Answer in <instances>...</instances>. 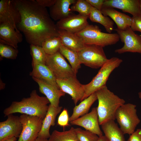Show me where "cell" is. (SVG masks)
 Segmentation results:
<instances>
[{
	"instance_id": "cell-1",
	"label": "cell",
	"mask_w": 141,
	"mask_h": 141,
	"mask_svg": "<svg viewBox=\"0 0 141 141\" xmlns=\"http://www.w3.org/2000/svg\"><path fill=\"white\" fill-rule=\"evenodd\" d=\"M12 1L21 16L17 28L28 43L42 46L45 39L58 36V29L46 8L35 0Z\"/></svg>"
},
{
	"instance_id": "cell-2",
	"label": "cell",
	"mask_w": 141,
	"mask_h": 141,
	"mask_svg": "<svg viewBox=\"0 0 141 141\" xmlns=\"http://www.w3.org/2000/svg\"><path fill=\"white\" fill-rule=\"evenodd\" d=\"M50 102L46 97L41 96L35 90H33L29 97L24 98L20 101H13L5 108L3 113L4 116L15 113H20L44 118Z\"/></svg>"
},
{
	"instance_id": "cell-3",
	"label": "cell",
	"mask_w": 141,
	"mask_h": 141,
	"mask_svg": "<svg viewBox=\"0 0 141 141\" xmlns=\"http://www.w3.org/2000/svg\"><path fill=\"white\" fill-rule=\"evenodd\" d=\"M98 105L97 110L99 124L110 120H114L118 109L125 103V100L108 89L106 85L96 92Z\"/></svg>"
},
{
	"instance_id": "cell-4",
	"label": "cell",
	"mask_w": 141,
	"mask_h": 141,
	"mask_svg": "<svg viewBox=\"0 0 141 141\" xmlns=\"http://www.w3.org/2000/svg\"><path fill=\"white\" fill-rule=\"evenodd\" d=\"M122 61L121 59L116 57L108 59L89 83L82 84L84 92V100L106 86V83L111 73L119 66Z\"/></svg>"
},
{
	"instance_id": "cell-5",
	"label": "cell",
	"mask_w": 141,
	"mask_h": 141,
	"mask_svg": "<svg viewBox=\"0 0 141 141\" xmlns=\"http://www.w3.org/2000/svg\"><path fill=\"white\" fill-rule=\"evenodd\" d=\"M75 34L81 38L86 44L96 45L103 47L115 44L120 39L117 33L103 32L98 26L89 24Z\"/></svg>"
},
{
	"instance_id": "cell-6",
	"label": "cell",
	"mask_w": 141,
	"mask_h": 141,
	"mask_svg": "<svg viewBox=\"0 0 141 141\" xmlns=\"http://www.w3.org/2000/svg\"><path fill=\"white\" fill-rule=\"evenodd\" d=\"M136 107L131 103H125L120 106L116 112L115 119L124 134L130 135L132 134L140 122L137 114Z\"/></svg>"
},
{
	"instance_id": "cell-7",
	"label": "cell",
	"mask_w": 141,
	"mask_h": 141,
	"mask_svg": "<svg viewBox=\"0 0 141 141\" xmlns=\"http://www.w3.org/2000/svg\"><path fill=\"white\" fill-rule=\"evenodd\" d=\"M81 64L92 68L101 67L108 59L102 46L86 44L77 52Z\"/></svg>"
},
{
	"instance_id": "cell-8",
	"label": "cell",
	"mask_w": 141,
	"mask_h": 141,
	"mask_svg": "<svg viewBox=\"0 0 141 141\" xmlns=\"http://www.w3.org/2000/svg\"><path fill=\"white\" fill-rule=\"evenodd\" d=\"M45 64L50 69L56 79H64L76 76L71 66L59 51L47 55Z\"/></svg>"
},
{
	"instance_id": "cell-9",
	"label": "cell",
	"mask_w": 141,
	"mask_h": 141,
	"mask_svg": "<svg viewBox=\"0 0 141 141\" xmlns=\"http://www.w3.org/2000/svg\"><path fill=\"white\" fill-rule=\"evenodd\" d=\"M19 117L22 128L17 141H33L38 137L43 120L37 116L24 114Z\"/></svg>"
},
{
	"instance_id": "cell-10",
	"label": "cell",
	"mask_w": 141,
	"mask_h": 141,
	"mask_svg": "<svg viewBox=\"0 0 141 141\" xmlns=\"http://www.w3.org/2000/svg\"><path fill=\"white\" fill-rule=\"evenodd\" d=\"M121 41L124 43L121 48L115 50V52L122 54L129 52L141 54V36L135 33L130 27L123 30L114 29Z\"/></svg>"
},
{
	"instance_id": "cell-11",
	"label": "cell",
	"mask_w": 141,
	"mask_h": 141,
	"mask_svg": "<svg viewBox=\"0 0 141 141\" xmlns=\"http://www.w3.org/2000/svg\"><path fill=\"white\" fill-rule=\"evenodd\" d=\"M56 82L60 89L72 97L76 105L79 101L84 100V92L81 84L76 76L70 77L64 79H56Z\"/></svg>"
},
{
	"instance_id": "cell-12",
	"label": "cell",
	"mask_w": 141,
	"mask_h": 141,
	"mask_svg": "<svg viewBox=\"0 0 141 141\" xmlns=\"http://www.w3.org/2000/svg\"><path fill=\"white\" fill-rule=\"evenodd\" d=\"M21 20L20 14L12 0H1L0 1V24H8L17 31V27Z\"/></svg>"
},
{
	"instance_id": "cell-13",
	"label": "cell",
	"mask_w": 141,
	"mask_h": 141,
	"mask_svg": "<svg viewBox=\"0 0 141 141\" xmlns=\"http://www.w3.org/2000/svg\"><path fill=\"white\" fill-rule=\"evenodd\" d=\"M7 116L6 120L0 122V141L13 137H19L22 130L19 116L13 114Z\"/></svg>"
},
{
	"instance_id": "cell-14",
	"label": "cell",
	"mask_w": 141,
	"mask_h": 141,
	"mask_svg": "<svg viewBox=\"0 0 141 141\" xmlns=\"http://www.w3.org/2000/svg\"><path fill=\"white\" fill-rule=\"evenodd\" d=\"M70 122L72 125L82 127L99 137L103 135L99 126L97 107L93 108L90 113Z\"/></svg>"
},
{
	"instance_id": "cell-15",
	"label": "cell",
	"mask_w": 141,
	"mask_h": 141,
	"mask_svg": "<svg viewBox=\"0 0 141 141\" xmlns=\"http://www.w3.org/2000/svg\"><path fill=\"white\" fill-rule=\"evenodd\" d=\"M88 18L79 14H73L58 21L56 24L58 29L75 34L82 30L89 24L87 21Z\"/></svg>"
},
{
	"instance_id": "cell-16",
	"label": "cell",
	"mask_w": 141,
	"mask_h": 141,
	"mask_svg": "<svg viewBox=\"0 0 141 141\" xmlns=\"http://www.w3.org/2000/svg\"><path fill=\"white\" fill-rule=\"evenodd\" d=\"M32 78L38 84L40 92L46 96L50 104L55 107L60 106V98L61 97L64 96L65 93L60 88L44 80L33 77Z\"/></svg>"
},
{
	"instance_id": "cell-17",
	"label": "cell",
	"mask_w": 141,
	"mask_h": 141,
	"mask_svg": "<svg viewBox=\"0 0 141 141\" xmlns=\"http://www.w3.org/2000/svg\"><path fill=\"white\" fill-rule=\"evenodd\" d=\"M140 4L139 0H105L103 8L119 9L135 16L141 15Z\"/></svg>"
},
{
	"instance_id": "cell-18",
	"label": "cell",
	"mask_w": 141,
	"mask_h": 141,
	"mask_svg": "<svg viewBox=\"0 0 141 141\" xmlns=\"http://www.w3.org/2000/svg\"><path fill=\"white\" fill-rule=\"evenodd\" d=\"M23 39L22 36L8 24H0V41L10 45L15 49Z\"/></svg>"
},
{
	"instance_id": "cell-19",
	"label": "cell",
	"mask_w": 141,
	"mask_h": 141,
	"mask_svg": "<svg viewBox=\"0 0 141 141\" xmlns=\"http://www.w3.org/2000/svg\"><path fill=\"white\" fill-rule=\"evenodd\" d=\"M76 0H56L54 4L50 8V15L55 21H58L73 14L70 7L75 4Z\"/></svg>"
},
{
	"instance_id": "cell-20",
	"label": "cell",
	"mask_w": 141,
	"mask_h": 141,
	"mask_svg": "<svg viewBox=\"0 0 141 141\" xmlns=\"http://www.w3.org/2000/svg\"><path fill=\"white\" fill-rule=\"evenodd\" d=\"M101 11L104 15L113 20L118 30H123L131 27L132 18L129 15L111 8L103 7Z\"/></svg>"
},
{
	"instance_id": "cell-21",
	"label": "cell",
	"mask_w": 141,
	"mask_h": 141,
	"mask_svg": "<svg viewBox=\"0 0 141 141\" xmlns=\"http://www.w3.org/2000/svg\"><path fill=\"white\" fill-rule=\"evenodd\" d=\"M62 108V106L55 107L49 104L47 113L43 120L38 137L46 139L50 138L51 136L50 133V127L55 125L56 116L61 111Z\"/></svg>"
},
{
	"instance_id": "cell-22",
	"label": "cell",
	"mask_w": 141,
	"mask_h": 141,
	"mask_svg": "<svg viewBox=\"0 0 141 141\" xmlns=\"http://www.w3.org/2000/svg\"><path fill=\"white\" fill-rule=\"evenodd\" d=\"M58 33L62 44L73 50L78 52L86 45L83 39L75 33L60 29Z\"/></svg>"
},
{
	"instance_id": "cell-23",
	"label": "cell",
	"mask_w": 141,
	"mask_h": 141,
	"mask_svg": "<svg viewBox=\"0 0 141 141\" xmlns=\"http://www.w3.org/2000/svg\"><path fill=\"white\" fill-rule=\"evenodd\" d=\"M32 67V70L30 73V75L32 77L44 80L52 85L59 88L57 83L56 78L46 65L37 64Z\"/></svg>"
},
{
	"instance_id": "cell-24",
	"label": "cell",
	"mask_w": 141,
	"mask_h": 141,
	"mask_svg": "<svg viewBox=\"0 0 141 141\" xmlns=\"http://www.w3.org/2000/svg\"><path fill=\"white\" fill-rule=\"evenodd\" d=\"M101 125L108 141H125L124 134L114 120L107 121Z\"/></svg>"
},
{
	"instance_id": "cell-25",
	"label": "cell",
	"mask_w": 141,
	"mask_h": 141,
	"mask_svg": "<svg viewBox=\"0 0 141 141\" xmlns=\"http://www.w3.org/2000/svg\"><path fill=\"white\" fill-rule=\"evenodd\" d=\"M97 99L96 92L85 99L78 105H75L73 109V113L69 118L70 122L88 113L92 105Z\"/></svg>"
},
{
	"instance_id": "cell-26",
	"label": "cell",
	"mask_w": 141,
	"mask_h": 141,
	"mask_svg": "<svg viewBox=\"0 0 141 141\" xmlns=\"http://www.w3.org/2000/svg\"><path fill=\"white\" fill-rule=\"evenodd\" d=\"M89 18L92 21L102 25L109 33H111L114 30V21L108 16L104 15L101 11L92 6Z\"/></svg>"
},
{
	"instance_id": "cell-27",
	"label": "cell",
	"mask_w": 141,
	"mask_h": 141,
	"mask_svg": "<svg viewBox=\"0 0 141 141\" xmlns=\"http://www.w3.org/2000/svg\"><path fill=\"white\" fill-rule=\"evenodd\" d=\"M59 51L68 60L73 71L77 74L79 69L81 67V64L77 52L70 49L62 44L60 48Z\"/></svg>"
},
{
	"instance_id": "cell-28",
	"label": "cell",
	"mask_w": 141,
	"mask_h": 141,
	"mask_svg": "<svg viewBox=\"0 0 141 141\" xmlns=\"http://www.w3.org/2000/svg\"><path fill=\"white\" fill-rule=\"evenodd\" d=\"M49 138V141H79L73 127L62 132L54 130Z\"/></svg>"
},
{
	"instance_id": "cell-29",
	"label": "cell",
	"mask_w": 141,
	"mask_h": 141,
	"mask_svg": "<svg viewBox=\"0 0 141 141\" xmlns=\"http://www.w3.org/2000/svg\"><path fill=\"white\" fill-rule=\"evenodd\" d=\"M62 45L60 37H54L44 40L42 43V47L47 55H51L59 51Z\"/></svg>"
},
{
	"instance_id": "cell-30",
	"label": "cell",
	"mask_w": 141,
	"mask_h": 141,
	"mask_svg": "<svg viewBox=\"0 0 141 141\" xmlns=\"http://www.w3.org/2000/svg\"><path fill=\"white\" fill-rule=\"evenodd\" d=\"M30 54L32 58V66L37 64H45L47 54L41 46L30 44Z\"/></svg>"
},
{
	"instance_id": "cell-31",
	"label": "cell",
	"mask_w": 141,
	"mask_h": 141,
	"mask_svg": "<svg viewBox=\"0 0 141 141\" xmlns=\"http://www.w3.org/2000/svg\"><path fill=\"white\" fill-rule=\"evenodd\" d=\"M91 7L86 0H77L71 7L70 9L72 12L77 11L80 15L89 17Z\"/></svg>"
},
{
	"instance_id": "cell-32",
	"label": "cell",
	"mask_w": 141,
	"mask_h": 141,
	"mask_svg": "<svg viewBox=\"0 0 141 141\" xmlns=\"http://www.w3.org/2000/svg\"><path fill=\"white\" fill-rule=\"evenodd\" d=\"M18 53L17 49L0 41L1 58L14 60L16 58Z\"/></svg>"
},
{
	"instance_id": "cell-33",
	"label": "cell",
	"mask_w": 141,
	"mask_h": 141,
	"mask_svg": "<svg viewBox=\"0 0 141 141\" xmlns=\"http://www.w3.org/2000/svg\"><path fill=\"white\" fill-rule=\"evenodd\" d=\"M75 131L79 141H97L99 138L96 134L79 128H75Z\"/></svg>"
},
{
	"instance_id": "cell-34",
	"label": "cell",
	"mask_w": 141,
	"mask_h": 141,
	"mask_svg": "<svg viewBox=\"0 0 141 141\" xmlns=\"http://www.w3.org/2000/svg\"><path fill=\"white\" fill-rule=\"evenodd\" d=\"M69 118L67 110L64 109L58 116L57 125L63 127V129L65 127L70 126V125L69 124Z\"/></svg>"
},
{
	"instance_id": "cell-35",
	"label": "cell",
	"mask_w": 141,
	"mask_h": 141,
	"mask_svg": "<svg viewBox=\"0 0 141 141\" xmlns=\"http://www.w3.org/2000/svg\"><path fill=\"white\" fill-rule=\"evenodd\" d=\"M131 28L134 31H139L141 33V15L132 16Z\"/></svg>"
},
{
	"instance_id": "cell-36",
	"label": "cell",
	"mask_w": 141,
	"mask_h": 141,
	"mask_svg": "<svg viewBox=\"0 0 141 141\" xmlns=\"http://www.w3.org/2000/svg\"><path fill=\"white\" fill-rule=\"evenodd\" d=\"M92 7L101 11L105 0H86Z\"/></svg>"
},
{
	"instance_id": "cell-37",
	"label": "cell",
	"mask_w": 141,
	"mask_h": 141,
	"mask_svg": "<svg viewBox=\"0 0 141 141\" xmlns=\"http://www.w3.org/2000/svg\"><path fill=\"white\" fill-rule=\"evenodd\" d=\"M127 141H141V129H138L130 136Z\"/></svg>"
},
{
	"instance_id": "cell-38",
	"label": "cell",
	"mask_w": 141,
	"mask_h": 141,
	"mask_svg": "<svg viewBox=\"0 0 141 141\" xmlns=\"http://www.w3.org/2000/svg\"><path fill=\"white\" fill-rule=\"evenodd\" d=\"M37 3L42 6L46 8H50L52 6L56 0H36Z\"/></svg>"
},
{
	"instance_id": "cell-39",
	"label": "cell",
	"mask_w": 141,
	"mask_h": 141,
	"mask_svg": "<svg viewBox=\"0 0 141 141\" xmlns=\"http://www.w3.org/2000/svg\"><path fill=\"white\" fill-rule=\"evenodd\" d=\"M97 141H108L104 136L103 135L99 137Z\"/></svg>"
},
{
	"instance_id": "cell-40",
	"label": "cell",
	"mask_w": 141,
	"mask_h": 141,
	"mask_svg": "<svg viewBox=\"0 0 141 141\" xmlns=\"http://www.w3.org/2000/svg\"><path fill=\"white\" fill-rule=\"evenodd\" d=\"M16 138L13 137L6 139L3 141H16Z\"/></svg>"
},
{
	"instance_id": "cell-41",
	"label": "cell",
	"mask_w": 141,
	"mask_h": 141,
	"mask_svg": "<svg viewBox=\"0 0 141 141\" xmlns=\"http://www.w3.org/2000/svg\"><path fill=\"white\" fill-rule=\"evenodd\" d=\"M33 141H49V139H46L40 138L38 137Z\"/></svg>"
},
{
	"instance_id": "cell-42",
	"label": "cell",
	"mask_w": 141,
	"mask_h": 141,
	"mask_svg": "<svg viewBox=\"0 0 141 141\" xmlns=\"http://www.w3.org/2000/svg\"><path fill=\"white\" fill-rule=\"evenodd\" d=\"M5 84L3 83L2 81L1 80H0V90H2L5 87Z\"/></svg>"
},
{
	"instance_id": "cell-43",
	"label": "cell",
	"mask_w": 141,
	"mask_h": 141,
	"mask_svg": "<svg viewBox=\"0 0 141 141\" xmlns=\"http://www.w3.org/2000/svg\"><path fill=\"white\" fill-rule=\"evenodd\" d=\"M139 97L140 99H141V92H139L138 93Z\"/></svg>"
},
{
	"instance_id": "cell-44",
	"label": "cell",
	"mask_w": 141,
	"mask_h": 141,
	"mask_svg": "<svg viewBox=\"0 0 141 141\" xmlns=\"http://www.w3.org/2000/svg\"><path fill=\"white\" fill-rule=\"evenodd\" d=\"M140 8L141 10V2H140Z\"/></svg>"
},
{
	"instance_id": "cell-45",
	"label": "cell",
	"mask_w": 141,
	"mask_h": 141,
	"mask_svg": "<svg viewBox=\"0 0 141 141\" xmlns=\"http://www.w3.org/2000/svg\"><path fill=\"white\" fill-rule=\"evenodd\" d=\"M140 2H141V0H140Z\"/></svg>"
}]
</instances>
